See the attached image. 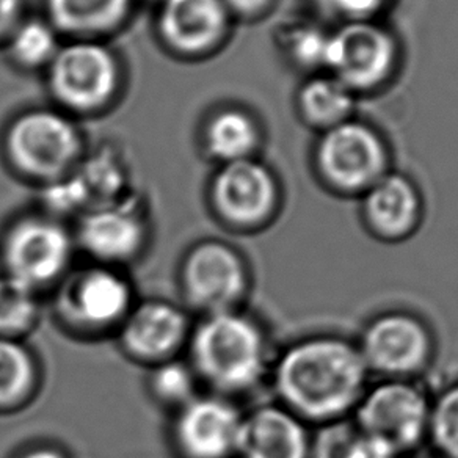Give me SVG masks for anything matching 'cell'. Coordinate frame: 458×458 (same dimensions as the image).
<instances>
[{"label": "cell", "mask_w": 458, "mask_h": 458, "mask_svg": "<svg viewBox=\"0 0 458 458\" xmlns=\"http://www.w3.org/2000/svg\"><path fill=\"white\" fill-rule=\"evenodd\" d=\"M370 382L355 339L318 331L276 351L268 388L275 402L318 427L352 418Z\"/></svg>", "instance_id": "cell-1"}, {"label": "cell", "mask_w": 458, "mask_h": 458, "mask_svg": "<svg viewBox=\"0 0 458 458\" xmlns=\"http://www.w3.org/2000/svg\"><path fill=\"white\" fill-rule=\"evenodd\" d=\"M276 351L266 322L245 306L195 318L184 357L203 391L241 402L268 386Z\"/></svg>", "instance_id": "cell-2"}, {"label": "cell", "mask_w": 458, "mask_h": 458, "mask_svg": "<svg viewBox=\"0 0 458 458\" xmlns=\"http://www.w3.org/2000/svg\"><path fill=\"white\" fill-rule=\"evenodd\" d=\"M47 297L58 328L83 343L114 339L140 299L128 270L87 261L76 264Z\"/></svg>", "instance_id": "cell-3"}, {"label": "cell", "mask_w": 458, "mask_h": 458, "mask_svg": "<svg viewBox=\"0 0 458 458\" xmlns=\"http://www.w3.org/2000/svg\"><path fill=\"white\" fill-rule=\"evenodd\" d=\"M77 258L72 228L46 212L16 216L0 233L2 274L43 299L76 267Z\"/></svg>", "instance_id": "cell-4"}, {"label": "cell", "mask_w": 458, "mask_h": 458, "mask_svg": "<svg viewBox=\"0 0 458 458\" xmlns=\"http://www.w3.org/2000/svg\"><path fill=\"white\" fill-rule=\"evenodd\" d=\"M179 301L193 318L247 306L253 268L234 243L208 237L191 243L178 266Z\"/></svg>", "instance_id": "cell-5"}, {"label": "cell", "mask_w": 458, "mask_h": 458, "mask_svg": "<svg viewBox=\"0 0 458 458\" xmlns=\"http://www.w3.org/2000/svg\"><path fill=\"white\" fill-rule=\"evenodd\" d=\"M432 395L420 380L377 378L352 420L366 438L407 458L427 445Z\"/></svg>", "instance_id": "cell-6"}, {"label": "cell", "mask_w": 458, "mask_h": 458, "mask_svg": "<svg viewBox=\"0 0 458 458\" xmlns=\"http://www.w3.org/2000/svg\"><path fill=\"white\" fill-rule=\"evenodd\" d=\"M357 341L370 377L420 380L437 358L432 325L418 312L393 308L366 320Z\"/></svg>", "instance_id": "cell-7"}, {"label": "cell", "mask_w": 458, "mask_h": 458, "mask_svg": "<svg viewBox=\"0 0 458 458\" xmlns=\"http://www.w3.org/2000/svg\"><path fill=\"white\" fill-rule=\"evenodd\" d=\"M72 233L85 261L124 270L145 258L153 234L145 210L128 198L85 210Z\"/></svg>", "instance_id": "cell-8"}, {"label": "cell", "mask_w": 458, "mask_h": 458, "mask_svg": "<svg viewBox=\"0 0 458 458\" xmlns=\"http://www.w3.org/2000/svg\"><path fill=\"white\" fill-rule=\"evenodd\" d=\"M210 209L225 228L255 234L274 222L280 189L274 174L255 160L225 164L210 184Z\"/></svg>", "instance_id": "cell-9"}, {"label": "cell", "mask_w": 458, "mask_h": 458, "mask_svg": "<svg viewBox=\"0 0 458 458\" xmlns=\"http://www.w3.org/2000/svg\"><path fill=\"white\" fill-rule=\"evenodd\" d=\"M193 320L181 301L160 297L139 299L114 341L123 357L148 369L184 357Z\"/></svg>", "instance_id": "cell-10"}, {"label": "cell", "mask_w": 458, "mask_h": 458, "mask_svg": "<svg viewBox=\"0 0 458 458\" xmlns=\"http://www.w3.org/2000/svg\"><path fill=\"white\" fill-rule=\"evenodd\" d=\"M241 402L203 391L170 414L168 443L178 458H236Z\"/></svg>", "instance_id": "cell-11"}, {"label": "cell", "mask_w": 458, "mask_h": 458, "mask_svg": "<svg viewBox=\"0 0 458 458\" xmlns=\"http://www.w3.org/2000/svg\"><path fill=\"white\" fill-rule=\"evenodd\" d=\"M7 149L20 172L47 184L66 176L79 154L81 140L66 116L51 110H35L12 124Z\"/></svg>", "instance_id": "cell-12"}, {"label": "cell", "mask_w": 458, "mask_h": 458, "mask_svg": "<svg viewBox=\"0 0 458 458\" xmlns=\"http://www.w3.org/2000/svg\"><path fill=\"white\" fill-rule=\"evenodd\" d=\"M325 182L341 195H361L386 174L382 140L361 123L344 122L328 129L318 149Z\"/></svg>", "instance_id": "cell-13"}, {"label": "cell", "mask_w": 458, "mask_h": 458, "mask_svg": "<svg viewBox=\"0 0 458 458\" xmlns=\"http://www.w3.org/2000/svg\"><path fill=\"white\" fill-rule=\"evenodd\" d=\"M116 77L114 55L91 41L58 47L49 64V85L54 95L76 110L102 106L114 93Z\"/></svg>", "instance_id": "cell-14"}, {"label": "cell", "mask_w": 458, "mask_h": 458, "mask_svg": "<svg viewBox=\"0 0 458 458\" xmlns=\"http://www.w3.org/2000/svg\"><path fill=\"white\" fill-rule=\"evenodd\" d=\"M395 47L389 33L370 21L349 22L330 35L327 64L347 89H370L388 76Z\"/></svg>", "instance_id": "cell-15"}, {"label": "cell", "mask_w": 458, "mask_h": 458, "mask_svg": "<svg viewBox=\"0 0 458 458\" xmlns=\"http://www.w3.org/2000/svg\"><path fill=\"white\" fill-rule=\"evenodd\" d=\"M312 427L275 401L243 411L236 458H310Z\"/></svg>", "instance_id": "cell-16"}, {"label": "cell", "mask_w": 458, "mask_h": 458, "mask_svg": "<svg viewBox=\"0 0 458 458\" xmlns=\"http://www.w3.org/2000/svg\"><path fill=\"white\" fill-rule=\"evenodd\" d=\"M424 218L422 198L410 179L386 173L363 195L361 220L378 242L395 245L411 239Z\"/></svg>", "instance_id": "cell-17"}, {"label": "cell", "mask_w": 458, "mask_h": 458, "mask_svg": "<svg viewBox=\"0 0 458 458\" xmlns=\"http://www.w3.org/2000/svg\"><path fill=\"white\" fill-rule=\"evenodd\" d=\"M228 22L223 0H164L159 26L174 49L197 54L222 38Z\"/></svg>", "instance_id": "cell-18"}, {"label": "cell", "mask_w": 458, "mask_h": 458, "mask_svg": "<svg viewBox=\"0 0 458 458\" xmlns=\"http://www.w3.org/2000/svg\"><path fill=\"white\" fill-rule=\"evenodd\" d=\"M45 369L24 339L0 337V416L16 414L38 399Z\"/></svg>", "instance_id": "cell-19"}, {"label": "cell", "mask_w": 458, "mask_h": 458, "mask_svg": "<svg viewBox=\"0 0 458 458\" xmlns=\"http://www.w3.org/2000/svg\"><path fill=\"white\" fill-rule=\"evenodd\" d=\"M132 0H47L55 26L72 35H95L118 26Z\"/></svg>", "instance_id": "cell-20"}, {"label": "cell", "mask_w": 458, "mask_h": 458, "mask_svg": "<svg viewBox=\"0 0 458 458\" xmlns=\"http://www.w3.org/2000/svg\"><path fill=\"white\" fill-rule=\"evenodd\" d=\"M145 386L154 405L168 414L178 411L203 393L201 383L185 357L148 368Z\"/></svg>", "instance_id": "cell-21"}, {"label": "cell", "mask_w": 458, "mask_h": 458, "mask_svg": "<svg viewBox=\"0 0 458 458\" xmlns=\"http://www.w3.org/2000/svg\"><path fill=\"white\" fill-rule=\"evenodd\" d=\"M353 91L347 89L336 77H318L306 83L300 106L310 122L322 128H335L347 122L353 108Z\"/></svg>", "instance_id": "cell-22"}, {"label": "cell", "mask_w": 458, "mask_h": 458, "mask_svg": "<svg viewBox=\"0 0 458 458\" xmlns=\"http://www.w3.org/2000/svg\"><path fill=\"white\" fill-rule=\"evenodd\" d=\"M43 300L38 293L4 276L0 280V337L27 341L38 328Z\"/></svg>", "instance_id": "cell-23"}, {"label": "cell", "mask_w": 458, "mask_h": 458, "mask_svg": "<svg viewBox=\"0 0 458 458\" xmlns=\"http://www.w3.org/2000/svg\"><path fill=\"white\" fill-rule=\"evenodd\" d=\"M206 141L212 156L229 162L249 159L258 141L255 123L249 116L236 110H228L216 114L209 123Z\"/></svg>", "instance_id": "cell-24"}, {"label": "cell", "mask_w": 458, "mask_h": 458, "mask_svg": "<svg viewBox=\"0 0 458 458\" xmlns=\"http://www.w3.org/2000/svg\"><path fill=\"white\" fill-rule=\"evenodd\" d=\"M427 445L443 458H458V382L432 395Z\"/></svg>", "instance_id": "cell-25"}, {"label": "cell", "mask_w": 458, "mask_h": 458, "mask_svg": "<svg viewBox=\"0 0 458 458\" xmlns=\"http://www.w3.org/2000/svg\"><path fill=\"white\" fill-rule=\"evenodd\" d=\"M369 439L352 418L312 427L310 458H364Z\"/></svg>", "instance_id": "cell-26"}, {"label": "cell", "mask_w": 458, "mask_h": 458, "mask_svg": "<svg viewBox=\"0 0 458 458\" xmlns=\"http://www.w3.org/2000/svg\"><path fill=\"white\" fill-rule=\"evenodd\" d=\"M10 47L21 64H49L58 51L57 37L43 21H27L14 30Z\"/></svg>", "instance_id": "cell-27"}, {"label": "cell", "mask_w": 458, "mask_h": 458, "mask_svg": "<svg viewBox=\"0 0 458 458\" xmlns=\"http://www.w3.org/2000/svg\"><path fill=\"white\" fill-rule=\"evenodd\" d=\"M328 41H330V35L318 30L316 27H303L293 33L291 46H293V55L299 58L301 64L325 66Z\"/></svg>", "instance_id": "cell-28"}, {"label": "cell", "mask_w": 458, "mask_h": 458, "mask_svg": "<svg viewBox=\"0 0 458 458\" xmlns=\"http://www.w3.org/2000/svg\"><path fill=\"white\" fill-rule=\"evenodd\" d=\"M331 12L343 16L349 22L370 21L376 16L386 0H324Z\"/></svg>", "instance_id": "cell-29"}, {"label": "cell", "mask_w": 458, "mask_h": 458, "mask_svg": "<svg viewBox=\"0 0 458 458\" xmlns=\"http://www.w3.org/2000/svg\"><path fill=\"white\" fill-rule=\"evenodd\" d=\"M10 458H72L70 451L55 441L38 439L21 445Z\"/></svg>", "instance_id": "cell-30"}, {"label": "cell", "mask_w": 458, "mask_h": 458, "mask_svg": "<svg viewBox=\"0 0 458 458\" xmlns=\"http://www.w3.org/2000/svg\"><path fill=\"white\" fill-rule=\"evenodd\" d=\"M20 10V0H0V35L13 26L14 18Z\"/></svg>", "instance_id": "cell-31"}, {"label": "cell", "mask_w": 458, "mask_h": 458, "mask_svg": "<svg viewBox=\"0 0 458 458\" xmlns=\"http://www.w3.org/2000/svg\"><path fill=\"white\" fill-rule=\"evenodd\" d=\"M226 7L234 8L241 13H255L267 5L268 0H223Z\"/></svg>", "instance_id": "cell-32"}, {"label": "cell", "mask_w": 458, "mask_h": 458, "mask_svg": "<svg viewBox=\"0 0 458 458\" xmlns=\"http://www.w3.org/2000/svg\"><path fill=\"white\" fill-rule=\"evenodd\" d=\"M416 458H443V457H439V455H437V454H433V452H430V454H427V455H422V457H416Z\"/></svg>", "instance_id": "cell-33"}, {"label": "cell", "mask_w": 458, "mask_h": 458, "mask_svg": "<svg viewBox=\"0 0 458 458\" xmlns=\"http://www.w3.org/2000/svg\"><path fill=\"white\" fill-rule=\"evenodd\" d=\"M2 278H4V274H2V268H0V280H2Z\"/></svg>", "instance_id": "cell-34"}]
</instances>
